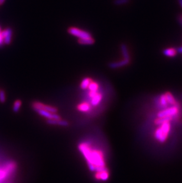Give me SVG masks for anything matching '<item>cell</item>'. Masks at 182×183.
<instances>
[{
  "instance_id": "e0dca14e",
  "label": "cell",
  "mask_w": 182,
  "mask_h": 183,
  "mask_svg": "<svg viewBox=\"0 0 182 183\" xmlns=\"http://www.w3.org/2000/svg\"><path fill=\"white\" fill-rule=\"evenodd\" d=\"M77 41L79 44L83 45H93L95 43V40L93 39L92 37L89 38L78 39Z\"/></svg>"
},
{
  "instance_id": "8fae6325",
  "label": "cell",
  "mask_w": 182,
  "mask_h": 183,
  "mask_svg": "<svg viewBox=\"0 0 182 183\" xmlns=\"http://www.w3.org/2000/svg\"><path fill=\"white\" fill-rule=\"evenodd\" d=\"M92 106L90 105V104L87 103L86 101H82L79 103L76 106V109L77 111L81 113H89L92 110Z\"/></svg>"
},
{
  "instance_id": "4fadbf2b",
  "label": "cell",
  "mask_w": 182,
  "mask_h": 183,
  "mask_svg": "<svg viewBox=\"0 0 182 183\" xmlns=\"http://www.w3.org/2000/svg\"><path fill=\"white\" fill-rule=\"evenodd\" d=\"M178 53L177 49L175 48H168L164 49L163 50V54L167 57L173 58L176 56Z\"/></svg>"
},
{
  "instance_id": "603a6c76",
  "label": "cell",
  "mask_w": 182,
  "mask_h": 183,
  "mask_svg": "<svg viewBox=\"0 0 182 183\" xmlns=\"http://www.w3.org/2000/svg\"><path fill=\"white\" fill-rule=\"evenodd\" d=\"M177 52H179V53L182 54V46L177 48Z\"/></svg>"
},
{
  "instance_id": "2e32d148",
  "label": "cell",
  "mask_w": 182,
  "mask_h": 183,
  "mask_svg": "<svg viewBox=\"0 0 182 183\" xmlns=\"http://www.w3.org/2000/svg\"><path fill=\"white\" fill-rule=\"evenodd\" d=\"M93 80L89 77H85L82 80L80 83V88L83 90H86L91 81Z\"/></svg>"
},
{
  "instance_id": "277c9868",
  "label": "cell",
  "mask_w": 182,
  "mask_h": 183,
  "mask_svg": "<svg viewBox=\"0 0 182 183\" xmlns=\"http://www.w3.org/2000/svg\"><path fill=\"white\" fill-rule=\"evenodd\" d=\"M88 99H89V101L86 102L90 104V105L92 106V107H97L102 101L103 99V94L101 91H100V89L96 91H88Z\"/></svg>"
},
{
  "instance_id": "9a60e30c",
  "label": "cell",
  "mask_w": 182,
  "mask_h": 183,
  "mask_svg": "<svg viewBox=\"0 0 182 183\" xmlns=\"http://www.w3.org/2000/svg\"><path fill=\"white\" fill-rule=\"evenodd\" d=\"M120 49H121V54H122L123 58L125 59L131 60L129 52L128 51V48L127 46L125 44V43H123V44L121 45Z\"/></svg>"
},
{
  "instance_id": "44dd1931",
  "label": "cell",
  "mask_w": 182,
  "mask_h": 183,
  "mask_svg": "<svg viewBox=\"0 0 182 183\" xmlns=\"http://www.w3.org/2000/svg\"><path fill=\"white\" fill-rule=\"evenodd\" d=\"M4 45V38L3 35V30L1 29V27L0 26V48L2 47Z\"/></svg>"
},
{
  "instance_id": "3957f363",
  "label": "cell",
  "mask_w": 182,
  "mask_h": 183,
  "mask_svg": "<svg viewBox=\"0 0 182 183\" xmlns=\"http://www.w3.org/2000/svg\"><path fill=\"white\" fill-rule=\"evenodd\" d=\"M179 104L170 106L161 110L157 114V117H170L175 119L179 115L180 109Z\"/></svg>"
},
{
  "instance_id": "30bf717a",
  "label": "cell",
  "mask_w": 182,
  "mask_h": 183,
  "mask_svg": "<svg viewBox=\"0 0 182 183\" xmlns=\"http://www.w3.org/2000/svg\"><path fill=\"white\" fill-rule=\"evenodd\" d=\"M130 61H131V60L123 59V60L118 61V62H111L109 64L108 66L111 69L121 68H123L124 66H125L129 65V64L130 63Z\"/></svg>"
},
{
  "instance_id": "7402d4cb",
  "label": "cell",
  "mask_w": 182,
  "mask_h": 183,
  "mask_svg": "<svg viewBox=\"0 0 182 183\" xmlns=\"http://www.w3.org/2000/svg\"><path fill=\"white\" fill-rule=\"evenodd\" d=\"M177 20L179 23L180 24V25L182 26V14H180L178 17H177Z\"/></svg>"
},
{
  "instance_id": "ffe728a7",
  "label": "cell",
  "mask_w": 182,
  "mask_h": 183,
  "mask_svg": "<svg viewBox=\"0 0 182 183\" xmlns=\"http://www.w3.org/2000/svg\"><path fill=\"white\" fill-rule=\"evenodd\" d=\"M129 0H114V4L116 5H122L128 3Z\"/></svg>"
},
{
  "instance_id": "52a82bcc",
  "label": "cell",
  "mask_w": 182,
  "mask_h": 183,
  "mask_svg": "<svg viewBox=\"0 0 182 183\" xmlns=\"http://www.w3.org/2000/svg\"><path fill=\"white\" fill-rule=\"evenodd\" d=\"M34 111L37 113L40 116L48 119H61L62 117L58 113H52L48 111L42 109H34Z\"/></svg>"
},
{
  "instance_id": "cb8c5ba5",
  "label": "cell",
  "mask_w": 182,
  "mask_h": 183,
  "mask_svg": "<svg viewBox=\"0 0 182 183\" xmlns=\"http://www.w3.org/2000/svg\"><path fill=\"white\" fill-rule=\"evenodd\" d=\"M177 1L179 3V5L182 8V0H177Z\"/></svg>"
},
{
  "instance_id": "7c38bea8",
  "label": "cell",
  "mask_w": 182,
  "mask_h": 183,
  "mask_svg": "<svg viewBox=\"0 0 182 183\" xmlns=\"http://www.w3.org/2000/svg\"><path fill=\"white\" fill-rule=\"evenodd\" d=\"M47 123L50 125H55V126H60L67 127L69 125V122L66 120L63 119H48L46 120Z\"/></svg>"
},
{
  "instance_id": "6da1fadb",
  "label": "cell",
  "mask_w": 182,
  "mask_h": 183,
  "mask_svg": "<svg viewBox=\"0 0 182 183\" xmlns=\"http://www.w3.org/2000/svg\"><path fill=\"white\" fill-rule=\"evenodd\" d=\"M77 148L91 172H98L108 169L105 154L101 149L93 147L91 143L86 141L81 142L78 144Z\"/></svg>"
},
{
  "instance_id": "7a4b0ae2",
  "label": "cell",
  "mask_w": 182,
  "mask_h": 183,
  "mask_svg": "<svg viewBox=\"0 0 182 183\" xmlns=\"http://www.w3.org/2000/svg\"><path fill=\"white\" fill-rule=\"evenodd\" d=\"M159 127L154 132V138L158 142L163 143L165 142L171 133V121H166L158 125Z\"/></svg>"
},
{
  "instance_id": "484cf974",
  "label": "cell",
  "mask_w": 182,
  "mask_h": 183,
  "mask_svg": "<svg viewBox=\"0 0 182 183\" xmlns=\"http://www.w3.org/2000/svg\"><path fill=\"white\" fill-rule=\"evenodd\" d=\"M6 183H11V182H6Z\"/></svg>"
},
{
  "instance_id": "9c48e42d",
  "label": "cell",
  "mask_w": 182,
  "mask_h": 183,
  "mask_svg": "<svg viewBox=\"0 0 182 183\" xmlns=\"http://www.w3.org/2000/svg\"><path fill=\"white\" fill-rule=\"evenodd\" d=\"M95 178L98 181H106L109 178V170H105L100 172H95L94 175Z\"/></svg>"
},
{
  "instance_id": "5b68a950",
  "label": "cell",
  "mask_w": 182,
  "mask_h": 183,
  "mask_svg": "<svg viewBox=\"0 0 182 183\" xmlns=\"http://www.w3.org/2000/svg\"><path fill=\"white\" fill-rule=\"evenodd\" d=\"M67 32L71 35L78 38V39L92 38L91 34L88 32L75 27H71L67 29Z\"/></svg>"
},
{
  "instance_id": "5bb4252c",
  "label": "cell",
  "mask_w": 182,
  "mask_h": 183,
  "mask_svg": "<svg viewBox=\"0 0 182 183\" xmlns=\"http://www.w3.org/2000/svg\"><path fill=\"white\" fill-rule=\"evenodd\" d=\"M164 94V95H165L166 99L170 106L176 105V104H178L176 98L174 97V95L172 94V93H171L170 92H166Z\"/></svg>"
},
{
  "instance_id": "d6986e66",
  "label": "cell",
  "mask_w": 182,
  "mask_h": 183,
  "mask_svg": "<svg viewBox=\"0 0 182 183\" xmlns=\"http://www.w3.org/2000/svg\"><path fill=\"white\" fill-rule=\"evenodd\" d=\"M6 101L5 93L3 90H0V102L4 103Z\"/></svg>"
},
{
  "instance_id": "d4e9b609",
  "label": "cell",
  "mask_w": 182,
  "mask_h": 183,
  "mask_svg": "<svg viewBox=\"0 0 182 183\" xmlns=\"http://www.w3.org/2000/svg\"><path fill=\"white\" fill-rule=\"evenodd\" d=\"M5 1H6V0H0V5H3L5 3Z\"/></svg>"
},
{
  "instance_id": "ba28073f",
  "label": "cell",
  "mask_w": 182,
  "mask_h": 183,
  "mask_svg": "<svg viewBox=\"0 0 182 183\" xmlns=\"http://www.w3.org/2000/svg\"><path fill=\"white\" fill-rule=\"evenodd\" d=\"M3 35L4 38V45H10L13 38V30L11 28L7 27L3 30Z\"/></svg>"
},
{
  "instance_id": "8992f818",
  "label": "cell",
  "mask_w": 182,
  "mask_h": 183,
  "mask_svg": "<svg viewBox=\"0 0 182 183\" xmlns=\"http://www.w3.org/2000/svg\"><path fill=\"white\" fill-rule=\"evenodd\" d=\"M31 107L34 109H42L44 110L48 111L52 113H57L58 109L54 106H52L48 104H46L45 103H43L39 101H34L31 104Z\"/></svg>"
},
{
  "instance_id": "ac0fdd59",
  "label": "cell",
  "mask_w": 182,
  "mask_h": 183,
  "mask_svg": "<svg viewBox=\"0 0 182 183\" xmlns=\"http://www.w3.org/2000/svg\"><path fill=\"white\" fill-rule=\"evenodd\" d=\"M22 101L20 100H17L14 101L13 106V110L14 113H18L21 107Z\"/></svg>"
}]
</instances>
